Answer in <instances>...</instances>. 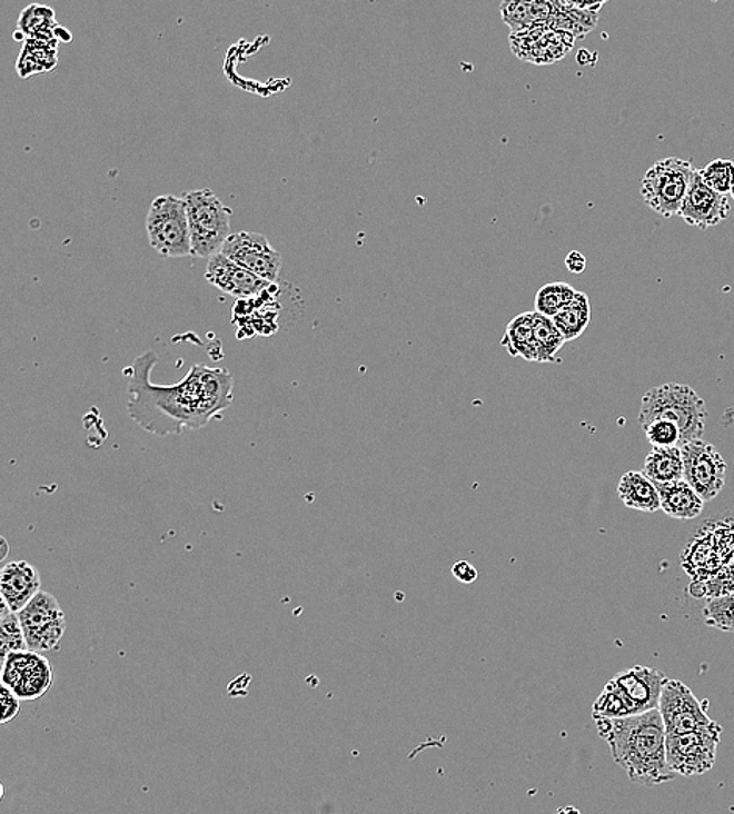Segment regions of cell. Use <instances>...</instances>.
Listing matches in <instances>:
<instances>
[{
	"label": "cell",
	"mask_w": 734,
	"mask_h": 814,
	"mask_svg": "<svg viewBox=\"0 0 734 814\" xmlns=\"http://www.w3.org/2000/svg\"><path fill=\"white\" fill-rule=\"evenodd\" d=\"M157 363L156 353L146 351L125 371L129 375L127 413L145 431L163 437L201 429L232 405L234 378L225 368L196 364L184 381L156 386L149 376Z\"/></svg>",
	"instance_id": "cell-1"
},
{
	"label": "cell",
	"mask_w": 734,
	"mask_h": 814,
	"mask_svg": "<svg viewBox=\"0 0 734 814\" xmlns=\"http://www.w3.org/2000/svg\"><path fill=\"white\" fill-rule=\"evenodd\" d=\"M598 735L606 741L614 762L624 767L629 781L656 786L674 781L667 763V733L659 709L622 719H595Z\"/></svg>",
	"instance_id": "cell-2"
},
{
	"label": "cell",
	"mask_w": 734,
	"mask_h": 814,
	"mask_svg": "<svg viewBox=\"0 0 734 814\" xmlns=\"http://www.w3.org/2000/svg\"><path fill=\"white\" fill-rule=\"evenodd\" d=\"M653 420H668L678 426L683 447L702 439L708 409L701 395L690 386L668 383L653 387L642 397L639 424L645 426Z\"/></svg>",
	"instance_id": "cell-3"
},
{
	"label": "cell",
	"mask_w": 734,
	"mask_h": 814,
	"mask_svg": "<svg viewBox=\"0 0 734 814\" xmlns=\"http://www.w3.org/2000/svg\"><path fill=\"white\" fill-rule=\"evenodd\" d=\"M187 204L188 228H190L191 251L195 257L220 255L230 234V209L218 199L210 188L190 191L184 196Z\"/></svg>",
	"instance_id": "cell-4"
},
{
	"label": "cell",
	"mask_w": 734,
	"mask_h": 814,
	"mask_svg": "<svg viewBox=\"0 0 734 814\" xmlns=\"http://www.w3.org/2000/svg\"><path fill=\"white\" fill-rule=\"evenodd\" d=\"M694 172L693 163L678 157L655 161L642 178V199L661 217H675L682 210Z\"/></svg>",
	"instance_id": "cell-5"
},
{
	"label": "cell",
	"mask_w": 734,
	"mask_h": 814,
	"mask_svg": "<svg viewBox=\"0 0 734 814\" xmlns=\"http://www.w3.org/2000/svg\"><path fill=\"white\" fill-rule=\"evenodd\" d=\"M146 232L153 251L163 257H190L187 204L172 195L153 199L146 218Z\"/></svg>",
	"instance_id": "cell-6"
},
{
	"label": "cell",
	"mask_w": 734,
	"mask_h": 814,
	"mask_svg": "<svg viewBox=\"0 0 734 814\" xmlns=\"http://www.w3.org/2000/svg\"><path fill=\"white\" fill-rule=\"evenodd\" d=\"M724 729L717 722L684 733L667 736V763L672 772L683 777H694L710 772L716 763L717 747Z\"/></svg>",
	"instance_id": "cell-7"
},
{
	"label": "cell",
	"mask_w": 734,
	"mask_h": 814,
	"mask_svg": "<svg viewBox=\"0 0 734 814\" xmlns=\"http://www.w3.org/2000/svg\"><path fill=\"white\" fill-rule=\"evenodd\" d=\"M18 616L29 651L38 654L60 651L67 621L59 600L52 594L41 590L24 609L19 610Z\"/></svg>",
	"instance_id": "cell-8"
},
{
	"label": "cell",
	"mask_w": 734,
	"mask_h": 814,
	"mask_svg": "<svg viewBox=\"0 0 734 814\" xmlns=\"http://www.w3.org/2000/svg\"><path fill=\"white\" fill-rule=\"evenodd\" d=\"M684 482L701 495L703 502H713L724 490L726 463L714 445L694 440L682 447Z\"/></svg>",
	"instance_id": "cell-9"
},
{
	"label": "cell",
	"mask_w": 734,
	"mask_h": 814,
	"mask_svg": "<svg viewBox=\"0 0 734 814\" xmlns=\"http://www.w3.org/2000/svg\"><path fill=\"white\" fill-rule=\"evenodd\" d=\"M2 663V685L21 701H37L53 685L51 663L38 652H13Z\"/></svg>",
	"instance_id": "cell-10"
},
{
	"label": "cell",
	"mask_w": 734,
	"mask_h": 814,
	"mask_svg": "<svg viewBox=\"0 0 734 814\" xmlns=\"http://www.w3.org/2000/svg\"><path fill=\"white\" fill-rule=\"evenodd\" d=\"M658 709L667 736L695 732L714 722L706 714L702 702L694 696L690 686L684 685L680 679L667 678V682L664 683Z\"/></svg>",
	"instance_id": "cell-11"
},
{
	"label": "cell",
	"mask_w": 734,
	"mask_h": 814,
	"mask_svg": "<svg viewBox=\"0 0 734 814\" xmlns=\"http://www.w3.org/2000/svg\"><path fill=\"white\" fill-rule=\"evenodd\" d=\"M221 255L270 284L278 280L282 267L280 252L271 248L267 237L257 232L232 234L226 240Z\"/></svg>",
	"instance_id": "cell-12"
},
{
	"label": "cell",
	"mask_w": 734,
	"mask_h": 814,
	"mask_svg": "<svg viewBox=\"0 0 734 814\" xmlns=\"http://www.w3.org/2000/svg\"><path fill=\"white\" fill-rule=\"evenodd\" d=\"M572 34L548 29L547 24L533 27L520 33H510V48L522 60L536 64H552L574 48Z\"/></svg>",
	"instance_id": "cell-13"
},
{
	"label": "cell",
	"mask_w": 734,
	"mask_h": 814,
	"mask_svg": "<svg viewBox=\"0 0 734 814\" xmlns=\"http://www.w3.org/2000/svg\"><path fill=\"white\" fill-rule=\"evenodd\" d=\"M730 212L732 206L728 198L706 186L701 178V170H695L678 217L694 228L706 230L725 221Z\"/></svg>",
	"instance_id": "cell-14"
},
{
	"label": "cell",
	"mask_w": 734,
	"mask_h": 814,
	"mask_svg": "<svg viewBox=\"0 0 734 814\" xmlns=\"http://www.w3.org/2000/svg\"><path fill=\"white\" fill-rule=\"evenodd\" d=\"M632 705L634 714L658 709L666 674L655 667L633 666L611 679Z\"/></svg>",
	"instance_id": "cell-15"
},
{
	"label": "cell",
	"mask_w": 734,
	"mask_h": 814,
	"mask_svg": "<svg viewBox=\"0 0 734 814\" xmlns=\"http://www.w3.org/2000/svg\"><path fill=\"white\" fill-rule=\"evenodd\" d=\"M206 279L211 286L237 299L259 297L271 286L267 280L257 278L251 271L220 255L210 257L207 264Z\"/></svg>",
	"instance_id": "cell-16"
},
{
	"label": "cell",
	"mask_w": 734,
	"mask_h": 814,
	"mask_svg": "<svg viewBox=\"0 0 734 814\" xmlns=\"http://www.w3.org/2000/svg\"><path fill=\"white\" fill-rule=\"evenodd\" d=\"M41 593V578L37 568L27 560H13L0 572V594L13 613H19Z\"/></svg>",
	"instance_id": "cell-17"
},
{
	"label": "cell",
	"mask_w": 734,
	"mask_h": 814,
	"mask_svg": "<svg viewBox=\"0 0 734 814\" xmlns=\"http://www.w3.org/2000/svg\"><path fill=\"white\" fill-rule=\"evenodd\" d=\"M658 487L661 498V509L668 517L678 518V520H693L701 516L705 502L701 495L695 493L684 479L682 482L661 484Z\"/></svg>",
	"instance_id": "cell-18"
},
{
	"label": "cell",
	"mask_w": 734,
	"mask_h": 814,
	"mask_svg": "<svg viewBox=\"0 0 734 814\" xmlns=\"http://www.w3.org/2000/svg\"><path fill=\"white\" fill-rule=\"evenodd\" d=\"M617 495L626 508L641 513H656L661 509L658 487L644 471H626L618 482Z\"/></svg>",
	"instance_id": "cell-19"
},
{
	"label": "cell",
	"mask_w": 734,
	"mask_h": 814,
	"mask_svg": "<svg viewBox=\"0 0 734 814\" xmlns=\"http://www.w3.org/2000/svg\"><path fill=\"white\" fill-rule=\"evenodd\" d=\"M502 19L509 26L510 32L520 33L533 27L547 24L555 13L552 2H526V0H507L499 6Z\"/></svg>",
	"instance_id": "cell-20"
},
{
	"label": "cell",
	"mask_w": 734,
	"mask_h": 814,
	"mask_svg": "<svg viewBox=\"0 0 734 814\" xmlns=\"http://www.w3.org/2000/svg\"><path fill=\"white\" fill-rule=\"evenodd\" d=\"M22 33V40H40L57 43L61 40L65 30L56 21V11L48 6L27 7L22 10L18 21V33Z\"/></svg>",
	"instance_id": "cell-21"
},
{
	"label": "cell",
	"mask_w": 734,
	"mask_h": 814,
	"mask_svg": "<svg viewBox=\"0 0 734 814\" xmlns=\"http://www.w3.org/2000/svg\"><path fill=\"white\" fill-rule=\"evenodd\" d=\"M644 475L655 486L684 479L682 448H652L644 463Z\"/></svg>",
	"instance_id": "cell-22"
},
{
	"label": "cell",
	"mask_w": 734,
	"mask_h": 814,
	"mask_svg": "<svg viewBox=\"0 0 734 814\" xmlns=\"http://www.w3.org/2000/svg\"><path fill=\"white\" fill-rule=\"evenodd\" d=\"M534 314L517 315L506 326L502 345L513 357H524L528 363H537L536 341H534Z\"/></svg>",
	"instance_id": "cell-23"
},
{
	"label": "cell",
	"mask_w": 734,
	"mask_h": 814,
	"mask_svg": "<svg viewBox=\"0 0 734 814\" xmlns=\"http://www.w3.org/2000/svg\"><path fill=\"white\" fill-rule=\"evenodd\" d=\"M592 318L591 299L584 291H576L574 301L553 317L556 328L563 334L566 341L578 339Z\"/></svg>",
	"instance_id": "cell-24"
},
{
	"label": "cell",
	"mask_w": 734,
	"mask_h": 814,
	"mask_svg": "<svg viewBox=\"0 0 734 814\" xmlns=\"http://www.w3.org/2000/svg\"><path fill=\"white\" fill-rule=\"evenodd\" d=\"M57 67V43L49 41L26 40L17 69L21 77H32L41 72L52 71Z\"/></svg>",
	"instance_id": "cell-25"
},
{
	"label": "cell",
	"mask_w": 734,
	"mask_h": 814,
	"mask_svg": "<svg viewBox=\"0 0 734 814\" xmlns=\"http://www.w3.org/2000/svg\"><path fill=\"white\" fill-rule=\"evenodd\" d=\"M534 341H536L537 364L553 363L561 348L567 344L553 318L537 312L534 314Z\"/></svg>",
	"instance_id": "cell-26"
},
{
	"label": "cell",
	"mask_w": 734,
	"mask_h": 814,
	"mask_svg": "<svg viewBox=\"0 0 734 814\" xmlns=\"http://www.w3.org/2000/svg\"><path fill=\"white\" fill-rule=\"evenodd\" d=\"M576 291L574 286L567 282H549L542 286L536 294V312L545 317H556L561 310L566 309L574 301Z\"/></svg>",
	"instance_id": "cell-27"
},
{
	"label": "cell",
	"mask_w": 734,
	"mask_h": 814,
	"mask_svg": "<svg viewBox=\"0 0 734 814\" xmlns=\"http://www.w3.org/2000/svg\"><path fill=\"white\" fill-rule=\"evenodd\" d=\"M592 716L594 719H622V717L634 716V712L621 689L609 682L594 702Z\"/></svg>",
	"instance_id": "cell-28"
},
{
	"label": "cell",
	"mask_w": 734,
	"mask_h": 814,
	"mask_svg": "<svg viewBox=\"0 0 734 814\" xmlns=\"http://www.w3.org/2000/svg\"><path fill=\"white\" fill-rule=\"evenodd\" d=\"M27 648L24 629L17 613H13L2 600V621H0V652L2 662L13 652H24Z\"/></svg>",
	"instance_id": "cell-29"
},
{
	"label": "cell",
	"mask_w": 734,
	"mask_h": 814,
	"mask_svg": "<svg viewBox=\"0 0 734 814\" xmlns=\"http://www.w3.org/2000/svg\"><path fill=\"white\" fill-rule=\"evenodd\" d=\"M703 619L711 628L734 633V593L708 598L703 606Z\"/></svg>",
	"instance_id": "cell-30"
},
{
	"label": "cell",
	"mask_w": 734,
	"mask_h": 814,
	"mask_svg": "<svg viewBox=\"0 0 734 814\" xmlns=\"http://www.w3.org/2000/svg\"><path fill=\"white\" fill-rule=\"evenodd\" d=\"M691 587H698L695 597L716 598L734 593V560H730L725 566L718 568L716 574L711 575L705 582L693 583Z\"/></svg>",
	"instance_id": "cell-31"
},
{
	"label": "cell",
	"mask_w": 734,
	"mask_h": 814,
	"mask_svg": "<svg viewBox=\"0 0 734 814\" xmlns=\"http://www.w3.org/2000/svg\"><path fill=\"white\" fill-rule=\"evenodd\" d=\"M703 182L721 195L732 193L734 183V161L725 159L711 160L701 170Z\"/></svg>",
	"instance_id": "cell-32"
},
{
	"label": "cell",
	"mask_w": 734,
	"mask_h": 814,
	"mask_svg": "<svg viewBox=\"0 0 734 814\" xmlns=\"http://www.w3.org/2000/svg\"><path fill=\"white\" fill-rule=\"evenodd\" d=\"M645 437L651 441L653 448L682 447V433L678 426L668 420H653L642 426Z\"/></svg>",
	"instance_id": "cell-33"
},
{
	"label": "cell",
	"mask_w": 734,
	"mask_h": 814,
	"mask_svg": "<svg viewBox=\"0 0 734 814\" xmlns=\"http://www.w3.org/2000/svg\"><path fill=\"white\" fill-rule=\"evenodd\" d=\"M0 702H2V716H0V724H9L10 721L17 719L19 708H21V698L14 696L9 687H0Z\"/></svg>",
	"instance_id": "cell-34"
},
{
	"label": "cell",
	"mask_w": 734,
	"mask_h": 814,
	"mask_svg": "<svg viewBox=\"0 0 734 814\" xmlns=\"http://www.w3.org/2000/svg\"><path fill=\"white\" fill-rule=\"evenodd\" d=\"M452 574L457 582L464 583V585H472L479 577L478 570L468 560H457L453 564Z\"/></svg>",
	"instance_id": "cell-35"
},
{
	"label": "cell",
	"mask_w": 734,
	"mask_h": 814,
	"mask_svg": "<svg viewBox=\"0 0 734 814\" xmlns=\"http://www.w3.org/2000/svg\"><path fill=\"white\" fill-rule=\"evenodd\" d=\"M587 260L579 251H571L566 257L567 270L574 275H582L586 270Z\"/></svg>",
	"instance_id": "cell-36"
},
{
	"label": "cell",
	"mask_w": 734,
	"mask_h": 814,
	"mask_svg": "<svg viewBox=\"0 0 734 814\" xmlns=\"http://www.w3.org/2000/svg\"><path fill=\"white\" fill-rule=\"evenodd\" d=\"M730 196H732V198L734 199V183H733V188H732V193H730Z\"/></svg>",
	"instance_id": "cell-37"
},
{
	"label": "cell",
	"mask_w": 734,
	"mask_h": 814,
	"mask_svg": "<svg viewBox=\"0 0 734 814\" xmlns=\"http://www.w3.org/2000/svg\"><path fill=\"white\" fill-rule=\"evenodd\" d=\"M732 560H734V553H733V559Z\"/></svg>",
	"instance_id": "cell-38"
}]
</instances>
